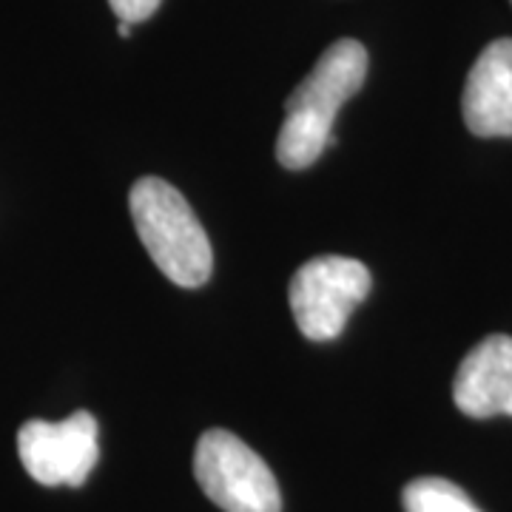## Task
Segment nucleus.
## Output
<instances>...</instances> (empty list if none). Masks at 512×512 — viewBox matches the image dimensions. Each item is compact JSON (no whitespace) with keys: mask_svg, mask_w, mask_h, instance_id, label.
I'll return each mask as SVG.
<instances>
[{"mask_svg":"<svg viewBox=\"0 0 512 512\" xmlns=\"http://www.w3.org/2000/svg\"><path fill=\"white\" fill-rule=\"evenodd\" d=\"M453 402L470 419L512 416L510 336H487L464 356L453 382Z\"/></svg>","mask_w":512,"mask_h":512,"instance_id":"6","label":"nucleus"},{"mask_svg":"<svg viewBox=\"0 0 512 512\" xmlns=\"http://www.w3.org/2000/svg\"><path fill=\"white\" fill-rule=\"evenodd\" d=\"M367 77V49L359 40H336L316 60L311 74L285 100V120L276 140V160L302 171L313 165L333 143L339 109L362 89Z\"/></svg>","mask_w":512,"mask_h":512,"instance_id":"1","label":"nucleus"},{"mask_svg":"<svg viewBox=\"0 0 512 512\" xmlns=\"http://www.w3.org/2000/svg\"><path fill=\"white\" fill-rule=\"evenodd\" d=\"M97 419L80 410L63 421H26L18 453L26 473L43 487H80L100 458Z\"/></svg>","mask_w":512,"mask_h":512,"instance_id":"5","label":"nucleus"},{"mask_svg":"<svg viewBox=\"0 0 512 512\" xmlns=\"http://www.w3.org/2000/svg\"><path fill=\"white\" fill-rule=\"evenodd\" d=\"M194 476L220 510L282 512V493L271 467L222 427L205 430L197 441Z\"/></svg>","mask_w":512,"mask_h":512,"instance_id":"3","label":"nucleus"},{"mask_svg":"<svg viewBox=\"0 0 512 512\" xmlns=\"http://www.w3.org/2000/svg\"><path fill=\"white\" fill-rule=\"evenodd\" d=\"M461 114L476 137H512V37L493 40L467 74Z\"/></svg>","mask_w":512,"mask_h":512,"instance_id":"7","label":"nucleus"},{"mask_svg":"<svg viewBox=\"0 0 512 512\" xmlns=\"http://www.w3.org/2000/svg\"><path fill=\"white\" fill-rule=\"evenodd\" d=\"M404 512H481L473 498L447 478H416L404 487Z\"/></svg>","mask_w":512,"mask_h":512,"instance_id":"8","label":"nucleus"},{"mask_svg":"<svg viewBox=\"0 0 512 512\" xmlns=\"http://www.w3.org/2000/svg\"><path fill=\"white\" fill-rule=\"evenodd\" d=\"M160 3H163V0H109L114 15L120 20H126V23H131V26L151 18V15L160 9Z\"/></svg>","mask_w":512,"mask_h":512,"instance_id":"9","label":"nucleus"},{"mask_svg":"<svg viewBox=\"0 0 512 512\" xmlns=\"http://www.w3.org/2000/svg\"><path fill=\"white\" fill-rule=\"evenodd\" d=\"M128 208L148 256L174 285L200 288L208 282L214 268L211 242L174 185L140 177L128 194Z\"/></svg>","mask_w":512,"mask_h":512,"instance_id":"2","label":"nucleus"},{"mask_svg":"<svg viewBox=\"0 0 512 512\" xmlns=\"http://www.w3.org/2000/svg\"><path fill=\"white\" fill-rule=\"evenodd\" d=\"M370 271L350 256H316L291 279L296 328L313 342H330L348 325L353 308L370 293Z\"/></svg>","mask_w":512,"mask_h":512,"instance_id":"4","label":"nucleus"},{"mask_svg":"<svg viewBox=\"0 0 512 512\" xmlns=\"http://www.w3.org/2000/svg\"><path fill=\"white\" fill-rule=\"evenodd\" d=\"M131 29H134V26L126 23V20H120V23H117V35L120 37H131Z\"/></svg>","mask_w":512,"mask_h":512,"instance_id":"10","label":"nucleus"},{"mask_svg":"<svg viewBox=\"0 0 512 512\" xmlns=\"http://www.w3.org/2000/svg\"><path fill=\"white\" fill-rule=\"evenodd\" d=\"M510 3H512V0H510Z\"/></svg>","mask_w":512,"mask_h":512,"instance_id":"11","label":"nucleus"}]
</instances>
